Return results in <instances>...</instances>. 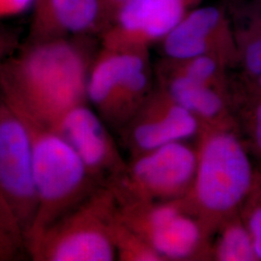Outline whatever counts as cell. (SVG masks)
Returning <instances> with one entry per match:
<instances>
[{
  "label": "cell",
  "mask_w": 261,
  "mask_h": 261,
  "mask_svg": "<svg viewBox=\"0 0 261 261\" xmlns=\"http://www.w3.org/2000/svg\"><path fill=\"white\" fill-rule=\"evenodd\" d=\"M197 152L184 141L173 142L142 153L132 164L119 186L111 189L115 196L130 194L147 198L181 196L192 188Z\"/></svg>",
  "instance_id": "cell-7"
},
{
  "label": "cell",
  "mask_w": 261,
  "mask_h": 261,
  "mask_svg": "<svg viewBox=\"0 0 261 261\" xmlns=\"http://www.w3.org/2000/svg\"><path fill=\"white\" fill-rule=\"evenodd\" d=\"M167 95L197 118L213 120L224 109V101L216 86L200 84L174 73L168 79Z\"/></svg>",
  "instance_id": "cell-13"
},
{
  "label": "cell",
  "mask_w": 261,
  "mask_h": 261,
  "mask_svg": "<svg viewBox=\"0 0 261 261\" xmlns=\"http://www.w3.org/2000/svg\"><path fill=\"white\" fill-rule=\"evenodd\" d=\"M58 27L69 33H85L98 27L108 14L102 0H49Z\"/></svg>",
  "instance_id": "cell-14"
},
{
  "label": "cell",
  "mask_w": 261,
  "mask_h": 261,
  "mask_svg": "<svg viewBox=\"0 0 261 261\" xmlns=\"http://www.w3.org/2000/svg\"><path fill=\"white\" fill-rule=\"evenodd\" d=\"M148 84L144 49L107 48L88 73L86 98L103 119L117 123L146 93Z\"/></svg>",
  "instance_id": "cell-6"
},
{
  "label": "cell",
  "mask_w": 261,
  "mask_h": 261,
  "mask_svg": "<svg viewBox=\"0 0 261 261\" xmlns=\"http://www.w3.org/2000/svg\"><path fill=\"white\" fill-rule=\"evenodd\" d=\"M214 256L221 261H251L257 258L249 229L240 224L226 226L215 243Z\"/></svg>",
  "instance_id": "cell-16"
},
{
  "label": "cell",
  "mask_w": 261,
  "mask_h": 261,
  "mask_svg": "<svg viewBox=\"0 0 261 261\" xmlns=\"http://www.w3.org/2000/svg\"><path fill=\"white\" fill-rule=\"evenodd\" d=\"M128 226L140 225V237L144 239L159 257L187 259L199 250L202 244V227L179 204L160 203L142 212L140 222L124 220Z\"/></svg>",
  "instance_id": "cell-9"
},
{
  "label": "cell",
  "mask_w": 261,
  "mask_h": 261,
  "mask_svg": "<svg viewBox=\"0 0 261 261\" xmlns=\"http://www.w3.org/2000/svg\"><path fill=\"white\" fill-rule=\"evenodd\" d=\"M34 0H0V14L20 13L32 4Z\"/></svg>",
  "instance_id": "cell-20"
},
{
  "label": "cell",
  "mask_w": 261,
  "mask_h": 261,
  "mask_svg": "<svg viewBox=\"0 0 261 261\" xmlns=\"http://www.w3.org/2000/svg\"><path fill=\"white\" fill-rule=\"evenodd\" d=\"M0 196L16 215L28 239L37 211L32 140L27 123L3 100L0 102Z\"/></svg>",
  "instance_id": "cell-5"
},
{
  "label": "cell",
  "mask_w": 261,
  "mask_h": 261,
  "mask_svg": "<svg viewBox=\"0 0 261 261\" xmlns=\"http://www.w3.org/2000/svg\"><path fill=\"white\" fill-rule=\"evenodd\" d=\"M200 0H128L106 36L112 49H144L162 41Z\"/></svg>",
  "instance_id": "cell-8"
},
{
  "label": "cell",
  "mask_w": 261,
  "mask_h": 261,
  "mask_svg": "<svg viewBox=\"0 0 261 261\" xmlns=\"http://www.w3.org/2000/svg\"><path fill=\"white\" fill-rule=\"evenodd\" d=\"M86 59L65 41L32 47L6 69L3 101L20 115L53 126L86 98Z\"/></svg>",
  "instance_id": "cell-1"
},
{
  "label": "cell",
  "mask_w": 261,
  "mask_h": 261,
  "mask_svg": "<svg viewBox=\"0 0 261 261\" xmlns=\"http://www.w3.org/2000/svg\"><path fill=\"white\" fill-rule=\"evenodd\" d=\"M51 128L74 148L92 177L118 167L117 152L103 118L85 103L65 112Z\"/></svg>",
  "instance_id": "cell-10"
},
{
  "label": "cell",
  "mask_w": 261,
  "mask_h": 261,
  "mask_svg": "<svg viewBox=\"0 0 261 261\" xmlns=\"http://www.w3.org/2000/svg\"><path fill=\"white\" fill-rule=\"evenodd\" d=\"M259 84H260L261 86V75H259Z\"/></svg>",
  "instance_id": "cell-23"
},
{
  "label": "cell",
  "mask_w": 261,
  "mask_h": 261,
  "mask_svg": "<svg viewBox=\"0 0 261 261\" xmlns=\"http://www.w3.org/2000/svg\"><path fill=\"white\" fill-rule=\"evenodd\" d=\"M244 61L251 74L261 75V33L246 48Z\"/></svg>",
  "instance_id": "cell-18"
},
{
  "label": "cell",
  "mask_w": 261,
  "mask_h": 261,
  "mask_svg": "<svg viewBox=\"0 0 261 261\" xmlns=\"http://www.w3.org/2000/svg\"><path fill=\"white\" fill-rule=\"evenodd\" d=\"M226 25L224 13L218 6L190 10L162 40L163 50L171 61L202 55L219 56L225 41Z\"/></svg>",
  "instance_id": "cell-11"
},
{
  "label": "cell",
  "mask_w": 261,
  "mask_h": 261,
  "mask_svg": "<svg viewBox=\"0 0 261 261\" xmlns=\"http://www.w3.org/2000/svg\"><path fill=\"white\" fill-rule=\"evenodd\" d=\"M19 115L27 123L31 136L37 196V211L28 235V243L92 195L93 177L58 132Z\"/></svg>",
  "instance_id": "cell-2"
},
{
  "label": "cell",
  "mask_w": 261,
  "mask_h": 261,
  "mask_svg": "<svg viewBox=\"0 0 261 261\" xmlns=\"http://www.w3.org/2000/svg\"><path fill=\"white\" fill-rule=\"evenodd\" d=\"M160 106V111L138 123L130 140L142 153L173 142L185 141L196 136L199 129L198 118L182 106L172 101Z\"/></svg>",
  "instance_id": "cell-12"
},
{
  "label": "cell",
  "mask_w": 261,
  "mask_h": 261,
  "mask_svg": "<svg viewBox=\"0 0 261 261\" xmlns=\"http://www.w3.org/2000/svg\"><path fill=\"white\" fill-rule=\"evenodd\" d=\"M102 1L108 14H112L115 16L118 10L120 9L123 4L126 3L128 0H102Z\"/></svg>",
  "instance_id": "cell-21"
},
{
  "label": "cell",
  "mask_w": 261,
  "mask_h": 261,
  "mask_svg": "<svg viewBox=\"0 0 261 261\" xmlns=\"http://www.w3.org/2000/svg\"><path fill=\"white\" fill-rule=\"evenodd\" d=\"M248 229L252 236L256 257L261 260V207L256 209L251 216Z\"/></svg>",
  "instance_id": "cell-19"
},
{
  "label": "cell",
  "mask_w": 261,
  "mask_h": 261,
  "mask_svg": "<svg viewBox=\"0 0 261 261\" xmlns=\"http://www.w3.org/2000/svg\"><path fill=\"white\" fill-rule=\"evenodd\" d=\"M252 185V168L239 140L224 130L207 135L197 151L194 201L212 216L238 205Z\"/></svg>",
  "instance_id": "cell-4"
},
{
  "label": "cell",
  "mask_w": 261,
  "mask_h": 261,
  "mask_svg": "<svg viewBox=\"0 0 261 261\" xmlns=\"http://www.w3.org/2000/svg\"><path fill=\"white\" fill-rule=\"evenodd\" d=\"M28 256L24 231L16 215L0 196V261L23 259Z\"/></svg>",
  "instance_id": "cell-15"
},
{
  "label": "cell",
  "mask_w": 261,
  "mask_h": 261,
  "mask_svg": "<svg viewBox=\"0 0 261 261\" xmlns=\"http://www.w3.org/2000/svg\"><path fill=\"white\" fill-rule=\"evenodd\" d=\"M255 140L261 150V103L257 109L255 116Z\"/></svg>",
  "instance_id": "cell-22"
},
{
  "label": "cell",
  "mask_w": 261,
  "mask_h": 261,
  "mask_svg": "<svg viewBox=\"0 0 261 261\" xmlns=\"http://www.w3.org/2000/svg\"><path fill=\"white\" fill-rule=\"evenodd\" d=\"M116 199L112 190L94 192L75 209L28 243L35 261H112L118 258L112 225Z\"/></svg>",
  "instance_id": "cell-3"
},
{
  "label": "cell",
  "mask_w": 261,
  "mask_h": 261,
  "mask_svg": "<svg viewBox=\"0 0 261 261\" xmlns=\"http://www.w3.org/2000/svg\"><path fill=\"white\" fill-rule=\"evenodd\" d=\"M176 63L171 73L184 75L200 84L218 86L221 72L220 58L214 55H202Z\"/></svg>",
  "instance_id": "cell-17"
}]
</instances>
